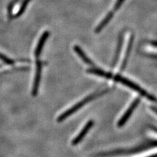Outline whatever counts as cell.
Wrapping results in <instances>:
<instances>
[{
    "label": "cell",
    "instance_id": "obj_5",
    "mask_svg": "<svg viewBox=\"0 0 157 157\" xmlns=\"http://www.w3.org/2000/svg\"><path fill=\"white\" fill-rule=\"evenodd\" d=\"M93 124H94V121H93L92 120L88 121L87 123L84 126V128H83L81 130L80 133L78 134L75 138L72 141V143H71L72 145H77V144H79L80 142L82 140V139L84 138L85 136L86 135L88 131L90 130Z\"/></svg>",
    "mask_w": 157,
    "mask_h": 157
},
{
    "label": "cell",
    "instance_id": "obj_2",
    "mask_svg": "<svg viewBox=\"0 0 157 157\" xmlns=\"http://www.w3.org/2000/svg\"><path fill=\"white\" fill-rule=\"evenodd\" d=\"M111 79L114 80L115 81L121 82V84L126 86L127 87L131 88V89H132V90H134V91L137 92V93H139L140 95L147 98V99H149L151 101L157 102V100L153 96H152L150 94H149L148 92L144 90L143 88H141L139 85H137V84H136L135 82H132V81L128 80L127 78H125V77H122L121 75H117L115 76H113Z\"/></svg>",
    "mask_w": 157,
    "mask_h": 157
},
{
    "label": "cell",
    "instance_id": "obj_12",
    "mask_svg": "<svg viewBox=\"0 0 157 157\" xmlns=\"http://www.w3.org/2000/svg\"><path fill=\"white\" fill-rule=\"evenodd\" d=\"M124 1L125 0H117V2H116L115 6H114V7H113V11H118V10L121 8L122 3L124 2Z\"/></svg>",
    "mask_w": 157,
    "mask_h": 157
},
{
    "label": "cell",
    "instance_id": "obj_9",
    "mask_svg": "<svg viewBox=\"0 0 157 157\" xmlns=\"http://www.w3.org/2000/svg\"><path fill=\"white\" fill-rule=\"evenodd\" d=\"M74 51L77 54V55L79 56L82 59V61L85 62L86 64L89 66H94V63H93L92 61L86 55V54L82 51L80 47L75 45L74 47Z\"/></svg>",
    "mask_w": 157,
    "mask_h": 157
},
{
    "label": "cell",
    "instance_id": "obj_3",
    "mask_svg": "<svg viewBox=\"0 0 157 157\" xmlns=\"http://www.w3.org/2000/svg\"><path fill=\"white\" fill-rule=\"evenodd\" d=\"M42 67L43 64L40 60H37L36 62V74L34 77L33 89H32V95L33 96H36L37 95L39 87L40 85L41 73H42Z\"/></svg>",
    "mask_w": 157,
    "mask_h": 157
},
{
    "label": "cell",
    "instance_id": "obj_1",
    "mask_svg": "<svg viewBox=\"0 0 157 157\" xmlns=\"http://www.w3.org/2000/svg\"><path fill=\"white\" fill-rule=\"evenodd\" d=\"M107 92H108V90H104L101 92L93 93L92 94H91L90 96H88L87 97L84 98L82 100L77 103L75 105L72 106L70 108V109L66 111L64 113H63L62 114H61L57 119V122H61L63 121L66 119H67V117L71 116L72 114L75 113L77 112L78 109H80L81 107H82L85 104H86L87 103L91 101L92 100L95 99V98H96L98 97H99L101 95H104Z\"/></svg>",
    "mask_w": 157,
    "mask_h": 157
},
{
    "label": "cell",
    "instance_id": "obj_7",
    "mask_svg": "<svg viewBox=\"0 0 157 157\" xmlns=\"http://www.w3.org/2000/svg\"><path fill=\"white\" fill-rule=\"evenodd\" d=\"M87 72L90 73V74H93L103 78H107V79H111V78L113 77V75L111 73L106 72L104 70H100V69H97V68L89 69V70H87Z\"/></svg>",
    "mask_w": 157,
    "mask_h": 157
},
{
    "label": "cell",
    "instance_id": "obj_10",
    "mask_svg": "<svg viewBox=\"0 0 157 157\" xmlns=\"http://www.w3.org/2000/svg\"><path fill=\"white\" fill-rule=\"evenodd\" d=\"M30 1H31V0H24L22 3L21 7H20V9H18V12L15 14H14V15H12L9 18L10 19H14V18H17L19 17H21L22 14L24 13V11L26 10L28 3H29V2H30Z\"/></svg>",
    "mask_w": 157,
    "mask_h": 157
},
{
    "label": "cell",
    "instance_id": "obj_6",
    "mask_svg": "<svg viewBox=\"0 0 157 157\" xmlns=\"http://www.w3.org/2000/svg\"><path fill=\"white\" fill-rule=\"evenodd\" d=\"M48 36H49V32L45 31L42 34L40 39H39L37 45L35 49V52H34V55H35V56L36 58H38L39 56L41 55V53L43 51V47L45 45V43L47 41V39H48Z\"/></svg>",
    "mask_w": 157,
    "mask_h": 157
},
{
    "label": "cell",
    "instance_id": "obj_14",
    "mask_svg": "<svg viewBox=\"0 0 157 157\" xmlns=\"http://www.w3.org/2000/svg\"><path fill=\"white\" fill-rule=\"evenodd\" d=\"M148 157H157V154H155V155H151V156H148Z\"/></svg>",
    "mask_w": 157,
    "mask_h": 157
},
{
    "label": "cell",
    "instance_id": "obj_8",
    "mask_svg": "<svg viewBox=\"0 0 157 157\" xmlns=\"http://www.w3.org/2000/svg\"><path fill=\"white\" fill-rule=\"evenodd\" d=\"M113 13H114L113 12L111 11V12H109L106 14L105 17L102 20L101 22H100V24H98V26L96 28L95 32L96 33H100L102 30V29L105 27L107 24L109 22V21L112 19L113 17Z\"/></svg>",
    "mask_w": 157,
    "mask_h": 157
},
{
    "label": "cell",
    "instance_id": "obj_4",
    "mask_svg": "<svg viewBox=\"0 0 157 157\" xmlns=\"http://www.w3.org/2000/svg\"><path fill=\"white\" fill-rule=\"evenodd\" d=\"M139 103H140V99L138 98H136V99H135L134 100V101L132 103V104L130 105V107L128 108L127 111L124 113L123 116H122L121 119L119 120V122H118V126L121 127L126 123V122L128 121V119L130 118V117L132 115V113H133L135 108L137 105H138Z\"/></svg>",
    "mask_w": 157,
    "mask_h": 157
},
{
    "label": "cell",
    "instance_id": "obj_11",
    "mask_svg": "<svg viewBox=\"0 0 157 157\" xmlns=\"http://www.w3.org/2000/svg\"><path fill=\"white\" fill-rule=\"evenodd\" d=\"M0 60L8 65H13L14 63V61L12 59H10L7 56L3 55V54H2L1 52H0Z\"/></svg>",
    "mask_w": 157,
    "mask_h": 157
},
{
    "label": "cell",
    "instance_id": "obj_13",
    "mask_svg": "<svg viewBox=\"0 0 157 157\" xmlns=\"http://www.w3.org/2000/svg\"><path fill=\"white\" fill-rule=\"evenodd\" d=\"M152 109H153V111L154 112H155V113H156L157 114V109H156V108L153 107V108H152Z\"/></svg>",
    "mask_w": 157,
    "mask_h": 157
}]
</instances>
